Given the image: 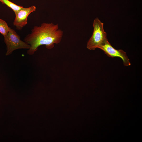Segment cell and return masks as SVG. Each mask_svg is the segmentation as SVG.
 Wrapping results in <instances>:
<instances>
[{
  "mask_svg": "<svg viewBox=\"0 0 142 142\" xmlns=\"http://www.w3.org/2000/svg\"><path fill=\"white\" fill-rule=\"evenodd\" d=\"M63 32L59 29L58 24L52 23H43L39 26H35L31 32L24 38V41L30 46L27 51L28 54L33 55L39 47L45 45L49 49L54 47V44H58L61 41Z\"/></svg>",
  "mask_w": 142,
  "mask_h": 142,
  "instance_id": "6da1fadb",
  "label": "cell"
},
{
  "mask_svg": "<svg viewBox=\"0 0 142 142\" xmlns=\"http://www.w3.org/2000/svg\"><path fill=\"white\" fill-rule=\"evenodd\" d=\"M104 23L98 18L94 21L93 31L92 35L88 41L87 48L90 50H95L108 40L106 33L103 28Z\"/></svg>",
  "mask_w": 142,
  "mask_h": 142,
  "instance_id": "7a4b0ae2",
  "label": "cell"
},
{
  "mask_svg": "<svg viewBox=\"0 0 142 142\" xmlns=\"http://www.w3.org/2000/svg\"><path fill=\"white\" fill-rule=\"evenodd\" d=\"M4 37V41L6 45V56L10 55L15 50L19 49H28L30 47V45L21 40L20 36L16 31L11 28Z\"/></svg>",
  "mask_w": 142,
  "mask_h": 142,
  "instance_id": "3957f363",
  "label": "cell"
},
{
  "mask_svg": "<svg viewBox=\"0 0 142 142\" xmlns=\"http://www.w3.org/2000/svg\"><path fill=\"white\" fill-rule=\"evenodd\" d=\"M36 8L32 6L27 8H23L14 13L15 16L13 24L17 29L21 30L27 23V18L32 13L36 11Z\"/></svg>",
  "mask_w": 142,
  "mask_h": 142,
  "instance_id": "277c9868",
  "label": "cell"
},
{
  "mask_svg": "<svg viewBox=\"0 0 142 142\" xmlns=\"http://www.w3.org/2000/svg\"><path fill=\"white\" fill-rule=\"evenodd\" d=\"M99 48L103 50L109 57L120 58L123 61L124 65L128 66L131 65L129 59L126 53L122 50H117L115 49L108 40L100 46Z\"/></svg>",
  "mask_w": 142,
  "mask_h": 142,
  "instance_id": "5b68a950",
  "label": "cell"
},
{
  "mask_svg": "<svg viewBox=\"0 0 142 142\" xmlns=\"http://www.w3.org/2000/svg\"><path fill=\"white\" fill-rule=\"evenodd\" d=\"M0 2L2 4L11 8L14 13L24 7L23 6L17 5L9 0H0Z\"/></svg>",
  "mask_w": 142,
  "mask_h": 142,
  "instance_id": "8992f818",
  "label": "cell"
},
{
  "mask_svg": "<svg viewBox=\"0 0 142 142\" xmlns=\"http://www.w3.org/2000/svg\"><path fill=\"white\" fill-rule=\"evenodd\" d=\"M10 27L4 20L0 19V33L4 36H6L9 31Z\"/></svg>",
  "mask_w": 142,
  "mask_h": 142,
  "instance_id": "52a82bcc",
  "label": "cell"
}]
</instances>
